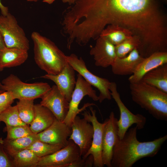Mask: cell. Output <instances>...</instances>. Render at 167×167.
<instances>
[{"mask_svg": "<svg viewBox=\"0 0 167 167\" xmlns=\"http://www.w3.org/2000/svg\"><path fill=\"white\" fill-rule=\"evenodd\" d=\"M136 126L131 128L123 137H118L113 149L111 167H131L139 160L152 157L167 139V135L153 140L141 142L137 138Z\"/></svg>", "mask_w": 167, "mask_h": 167, "instance_id": "obj_2", "label": "cell"}, {"mask_svg": "<svg viewBox=\"0 0 167 167\" xmlns=\"http://www.w3.org/2000/svg\"><path fill=\"white\" fill-rule=\"evenodd\" d=\"M1 51V50H0V54ZM3 70H2L0 67V71H2Z\"/></svg>", "mask_w": 167, "mask_h": 167, "instance_id": "obj_40", "label": "cell"}, {"mask_svg": "<svg viewBox=\"0 0 167 167\" xmlns=\"http://www.w3.org/2000/svg\"><path fill=\"white\" fill-rule=\"evenodd\" d=\"M34 58L38 66L48 74L60 73L67 63L66 55L49 38L33 32Z\"/></svg>", "mask_w": 167, "mask_h": 167, "instance_id": "obj_3", "label": "cell"}, {"mask_svg": "<svg viewBox=\"0 0 167 167\" xmlns=\"http://www.w3.org/2000/svg\"><path fill=\"white\" fill-rule=\"evenodd\" d=\"M36 134L13 140L3 139V148L11 157L19 152L27 148L34 142L37 140Z\"/></svg>", "mask_w": 167, "mask_h": 167, "instance_id": "obj_23", "label": "cell"}, {"mask_svg": "<svg viewBox=\"0 0 167 167\" xmlns=\"http://www.w3.org/2000/svg\"><path fill=\"white\" fill-rule=\"evenodd\" d=\"M90 123L84 118H81L77 115L71 126L72 132L69 139L79 147L82 157L87 153L92 143L94 129Z\"/></svg>", "mask_w": 167, "mask_h": 167, "instance_id": "obj_12", "label": "cell"}, {"mask_svg": "<svg viewBox=\"0 0 167 167\" xmlns=\"http://www.w3.org/2000/svg\"><path fill=\"white\" fill-rule=\"evenodd\" d=\"M140 43L139 38L133 35L120 44L115 45L117 57L122 58L127 56L135 49L138 48Z\"/></svg>", "mask_w": 167, "mask_h": 167, "instance_id": "obj_27", "label": "cell"}, {"mask_svg": "<svg viewBox=\"0 0 167 167\" xmlns=\"http://www.w3.org/2000/svg\"><path fill=\"white\" fill-rule=\"evenodd\" d=\"M5 47H6V46L4 42L3 38L0 31V50H2Z\"/></svg>", "mask_w": 167, "mask_h": 167, "instance_id": "obj_35", "label": "cell"}, {"mask_svg": "<svg viewBox=\"0 0 167 167\" xmlns=\"http://www.w3.org/2000/svg\"><path fill=\"white\" fill-rule=\"evenodd\" d=\"M68 63L84 79L92 86L96 88L100 92L98 101L102 102L104 100H110L112 96L109 89L111 82L106 79L95 75L87 68L83 58H79L74 54L66 56Z\"/></svg>", "mask_w": 167, "mask_h": 167, "instance_id": "obj_8", "label": "cell"}, {"mask_svg": "<svg viewBox=\"0 0 167 167\" xmlns=\"http://www.w3.org/2000/svg\"><path fill=\"white\" fill-rule=\"evenodd\" d=\"M40 104L48 109L58 121L63 122L68 112L69 102L54 85L41 97Z\"/></svg>", "mask_w": 167, "mask_h": 167, "instance_id": "obj_13", "label": "cell"}, {"mask_svg": "<svg viewBox=\"0 0 167 167\" xmlns=\"http://www.w3.org/2000/svg\"><path fill=\"white\" fill-rule=\"evenodd\" d=\"M3 131L6 132L7 134L6 139L13 140L27 136L33 133L31 130L28 125L14 126H6Z\"/></svg>", "mask_w": 167, "mask_h": 167, "instance_id": "obj_30", "label": "cell"}, {"mask_svg": "<svg viewBox=\"0 0 167 167\" xmlns=\"http://www.w3.org/2000/svg\"><path fill=\"white\" fill-rule=\"evenodd\" d=\"M86 96H88L95 101H98V96L96 91L92 88L91 85L78 74L77 75L75 87L69 102V110L63 121L69 126L71 127L78 114L86 110L87 107L96 105L93 103H87L81 109H79L81 101Z\"/></svg>", "mask_w": 167, "mask_h": 167, "instance_id": "obj_7", "label": "cell"}, {"mask_svg": "<svg viewBox=\"0 0 167 167\" xmlns=\"http://www.w3.org/2000/svg\"><path fill=\"white\" fill-rule=\"evenodd\" d=\"M165 63H167V52L154 53L144 58L129 78L128 80L130 83L139 82L146 74Z\"/></svg>", "mask_w": 167, "mask_h": 167, "instance_id": "obj_18", "label": "cell"}, {"mask_svg": "<svg viewBox=\"0 0 167 167\" xmlns=\"http://www.w3.org/2000/svg\"><path fill=\"white\" fill-rule=\"evenodd\" d=\"M1 122L0 121V122Z\"/></svg>", "mask_w": 167, "mask_h": 167, "instance_id": "obj_42", "label": "cell"}, {"mask_svg": "<svg viewBox=\"0 0 167 167\" xmlns=\"http://www.w3.org/2000/svg\"><path fill=\"white\" fill-rule=\"evenodd\" d=\"M81 157L79 147L69 139L65 147L52 154L40 157L37 167H67Z\"/></svg>", "mask_w": 167, "mask_h": 167, "instance_id": "obj_10", "label": "cell"}, {"mask_svg": "<svg viewBox=\"0 0 167 167\" xmlns=\"http://www.w3.org/2000/svg\"><path fill=\"white\" fill-rule=\"evenodd\" d=\"M34 117L29 127L35 134L46 129L56 119L51 111L40 104H34Z\"/></svg>", "mask_w": 167, "mask_h": 167, "instance_id": "obj_20", "label": "cell"}, {"mask_svg": "<svg viewBox=\"0 0 167 167\" xmlns=\"http://www.w3.org/2000/svg\"><path fill=\"white\" fill-rule=\"evenodd\" d=\"M90 51L97 66L106 68L111 66L117 57L115 45L104 36H100Z\"/></svg>", "mask_w": 167, "mask_h": 167, "instance_id": "obj_16", "label": "cell"}, {"mask_svg": "<svg viewBox=\"0 0 167 167\" xmlns=\"http://www.w3.org/2000/svg\"><path fill=\"white\" fill-rule=\"evenodd\" d=\"M71 127L57 119L48 128L36 134L38 140L52 145L64 147L69 142Z\"/></svg>", "mask_w": 167, "mask_h": 167, "instance_id": "obj_15", "label": "cell"}, {"mask_svg": "<svg viewBox=\"0 0 167 167\" xmlns=\"http://www.w3.org/2000/svg\"><path fill=\"white\" fill-rule=\"evenodd\" d=\"M144 58L135 49L125 57H116L111 66L112 71L117 75H132Z\"/></svg>", "mask_w": 167, "mask_h": 167, "instance_id": "obj_19", "label": "cell"}, {"mask_svg": "<svg viewBox=\"0 0 167 167\" xmlns=\"http://www.w3.org/2000/svg\"><path fill=\"white\" fill-rule=\"evenodd\" d=\"M63 148L59 146L49 144L37 139L27 148L31 150L40 158L52 154Z\"/></svg>", "mask_w": 167, "mask_h": 167, "instance_id": "obj_28", "label": "cell"}, {"mask_svg": "<svg viewBox=\"0 0 167 167\" xmlns=\"http://www.w3.org/2000/svg\"><path fill=\"white\" fill-rule=\"evenodd\" d=\"M2 140L0 138V167H14L11 157L3 148Z\"/></svg>", "mask_w": 167, "mask_h": 167, "instance_id": "obj_32", "label": "cell"}, {"mask_svg": "<svg viewBox=\"0 0 167 167\" xmlns=\"http://www.w3.org/2000/svg\"><path fill=\"white\" fill-rule=\"evenodd\" d=\"M0 10L1 11V14L3 15H6L8 13V9L7 7L3 6L0 0Z\"/></svg>", "mask_w": 167, "mask_h": 167, "instance_id": "obj_34", "label": "cell"}, {"mask_svg": "<svg viewBox=\"0 0 167 167\" xmlns=\"http://www.w3.org/2000/svg\"><path fill=\"white\" fill-rule=\"evenodd\" d=\"M0 31L6 47L29 49V41L24 30L18 24L15 17L10 13L0 15Z\"/></svg>", "mask_w": 167, "mask_h": 167, "instance_id": "obj_6", "label": "cell"}, {"mask_svg": "<svg viewBox=\"0 0 167 167\" xmlns=\"http://www.w3.org/2000/svg\"><path fill=\"white\" fill-rule=\"evenodd\" d=\"M18 100L16 105L19 117L25 123L30 125L34 117V100Z\"/></svg>", "mask_w": 167, "mask_h": 167, "instance_id": "obj_26", "label": "cell"}, {"mask_svg": "<svg viewBox=\"0 0 167 167\" xmlns=\"http://www.w3.org/2000/svg\"><path fill=\"white\" fill-rule=\"evenodd\" d=\"M141 81L167 93V63L148 72Z\"/></svg>", "mask_w": 167, "mask_h": 167, "instance_id": "obj_22", "label": "cell"}, {"mask_svg": "<svg viewBox=\"0 0 167 167\" xmlns=\"http://www.w3.org/2000/svg\"><path fill=\"white\" fill-rule=\"evenodd\" d=\"M14 167H37L40 157L31 150L26 149L11 157Z\"/></svg>", "mask_w": 167, "mask_h": 167, "instance_id": "obj_25", "label": "cell"}, {"mask_svg": "<svg viewBox=\"0 0 167 167\" xmlns=\"http://www.w3.org/2000/svg\"><path fill=\"white\" fill-rule=\"evenodd\" d=\"M75 0H62V2L64 3H67L69 6L73 4Z\"/></svg>", "mask_w": 167, "mask_h": 167, "instance_id": "obj_36", "label": "cell"}, {"mask_svg": "<svg viewBox=\"0 0 167 167\" xmlns=\"http://www.w3.org/2000/svg\"><path fill=\"white\" fill-rule=\"evenodd\" d=\"M71 10L79 29L90 40L109 24L129 29L143 46L156 43L167 33L161 0H75Z\"/></svg>", "mask_w": 167, "mask_h": 167, "instance_id": "obj_1", "label": "cell"}, {"mask_svg": "<svg viewBox=\"0 0 167 167\" xmlns=\"http://www.w3.org/2000/svg\"><path fill=\"white\" fill-rule=\"evenodd\" d=\"M4 91L2 90L0 88V93H2V92H4Z\"/></svg>", "mask_w": 167, "mask_h": 167, "instance_id": "obj_39", "label": "cell"}, {"mask_svg": "<svg viewBox=\"0 0 167 167\" xmlns=\"http://www.w3.org/2000/svg\"><path fill=\"white\" fill-rule=\"evenodd\" d=\"M2 84L1 82H0V87L2 86Z\"/></svg>", "mask_w": 167, "mask_h": 167, "instance_id": "obj_41", "label": "cell"}, {"mask_svg": "<svg viewBox=\"0 0 167 167\" xmlns=\"http://www.w3.org/2000/svg\"><path fill=\"white\" fill-rule=\"evenodd\" d=\"M94 159L92 155L85 158L82 157L69 165L67 167H89L93 166Z\"/></svg>", "mask_w": 167, "mask_h": 167, "instance_id": "obj_33", "label": "cell"}, {"mask_svg": "<svg viewBox=\"0 0 167 167\" xmlns=\"http://www.w3.org/2000/svg\"><path fill=\"white\" fill-rule=\"evenodd\" d=\"M75 71L72 67L67 63L59 73L47 74L41 77L54 82L61 92L69 102L76 82Z\"/></svg>", "mask_w": 167, "mask_h": 167, "instance_id": "obj_17", "label": "cell"}, {"mask_svg": "<svg viewBox=\"0 0 167 167\" xmlns=\"http://www.w3.org/2000/svg\"><path fill=\"white\" fill-rule=\"evenodd\" d=\"M133 35L129 29L118 25H108L100 36L105 37L114 45H117Z\"/></svg>", "mask_w": 167, "mask_h": 167, "instance_id": "obj_24", "label": "cell"}, {"mask_svg": "<svg viewBox=\"0 0 167 167\" xmlns=\"http://www.w3.org/2000/svg\"><path fill=\"white\" fill-rule=\"evenodd\" d=\"M55 0H43V2H46L49 4L52 3Z\"/></svg>", "mask_w": 167, "mask_h": 167, "instance_id": "obj_37", "label": "cell"}, {"mask_svg": "<svg viewBox=\"0 0 167 167\" xmlns=\"http://www.w3.org/2000/svg\"><path fill=\"white\" fill-rule=\"evenodd\" d=\"M28 55V50L6 47L1 51L0 67L3 70L5 68L19 66L26 61Z\"/></svg>", "mask_w": 167, "mask_h": 167, "instance_id": "obj_21", "label": "cell"}, {"mask_svg": "<svg viewBox=\"0 0 167 167\" xmlns=\"http://www.w3.org/2000/svg\"><path fill=\"white\" fill-rule=\"evenodd\" d=\"M1 83L0 88L4 91L10 92L15 99L18 100L41 98L51 87L47 83H24L13 74L4 79Z\"/></svg>", "mask_w": 167, "mask_h": 167, "instance_id": "obj_5", "label": "cell"}, {"mask_svg": "<svg viewBox=\"0 0 167 167\" xmlns=\"http://www.w3.org/2000/svg\"><path fill=\"white\" fill-rule=\"evenodd\" d=\"M103 133L102 160L104 165L111 167L113 149L118 136V119L114 112H111L108 118L105 120Z\"/></svg>", "mask_w": 167, "mask_h": 167, "instance_id": "obj_14", "label": "cell"}, {"mask_svg": "<svg viewBox=\"0 0 167 167\" xmlns=\"http://www.w3.org/2000/svg\"><path fill=\"white\" fill-rule=\"evenodd\" d=\"M109 89L112 97L116 103L120 113V118L118 121V138L122 139L133 124L136 125L137 130L143 128L146 122V117L140 114H134L128 109L121 99L115 82H111Z\"/></svg>", "mask_w": 167, "mask_h": 167, "instance_id": "obj_9", "label": "cell"}, {"mask_svg": "<svg viewBox=\"0 0 167 167\" xmlns=\"http://www.w3.org/2000/svg\"><path fill=\"white\" fill-rule=\"evenodd\" d=\"M15 100L10 92L5 91L0 93V114L10 106Z\"/></svg>", "mask_w": 167, "mask_h": 167, "instance_id": "obj_31", "label": "cell"}, {"mask_svg": "<svg viewBox=\"0 0 167 167\" xmlns=\"http://www.w3.org/2000/svg\"><path fill=\"white\" fill-rule=\"evenodd\" d=\"M38 0H27V1L28 2H36Z\"/></svg>", "mask_w": 167, "mask_h": 167, "instance_id": "obj_38", "label": "cell"}, {"mask_svg": "<svg viewBox=\"0 0 167 167\" xmlns=\"http://www.w3.org/2000/svg\"><path fill=\"white\" fill-rule=\"evenodd\" d=\"M89 111L86 110L81 114L84 118L88 122L91 123L94 129V133L91 147L83 158H85L89 155H92L93 158V166L95 167H103L104 165L102 157V143L103 130L105 122H99L96 115V110L93 109L91 106H89Z\"/></svg>", "mask_w": 167, "mask_h": 167, "instance_id": "obj_11", "label": "cell"}, {"mask_svg": "<svg viewBox=\"0 0 167 167\" xmlns=\"http://www.w3.org/2000/svg\"><path fill=\"white\" fill-rule=\"evenodd\" d=\"M0 121L6 126H14L27 125L19 117L16 105L11 106L0 114Z\"/></svg>", "mask_w": 167, "mask_h": 167, "instance_id": "obj_29", "label": "cell"}, {"mask_svg": "<svg viewBox=\"0 0 167 167\" xmlns=\"http://www.w3.org/2000/svg\"><path fill=\"white\" fill-rule=\"evenodd\" d=\"M133 101L158 120H167V93L141 81L130 83Z\"/></svg>", "mask_w": 167, "mask_h": 167, "instance_id": "obj_4", "label": "cell"}]
</instances>
